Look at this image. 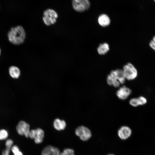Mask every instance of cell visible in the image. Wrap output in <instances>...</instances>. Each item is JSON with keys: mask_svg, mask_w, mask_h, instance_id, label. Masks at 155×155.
Returning a JSON list of instances; mask_svg holds the SVG:
<instances>
[{"mask_svg": "<svg viewBox=\"0 0 155 155\" xmlns=\"http://www.w3.org/2000/svg\"><path fill=\"white\" fill-rule=\"evenodd\" d=\"M99 24L103 27L108 26L110 24L111 20L108 15L105 14H102L98 17V19Z\"/></svg>", "mask_w": 155, "mask_h": 155, "instance_id": "11", "label": "cell"}, {"mask_svg": "<svg viewBox=\"0 0 155 155\" xmlns=\"http://www.w3.org/2000/svg\"><path fill=\"white\" fill-rule=\"evenodd\" d=\"M125 79L128 80L134 79L137 76V71L131 63H128L125 65L123 69Z\"/></svg>", "mask_w": 155, "mask_h": 155, "instance_id": "4", "label": "cell"}, {"mask_svg": "<svg viewBox=\"0 0 155 155\" xmlns=\"http://www.w3.org/2000/svg\"><path fill=\"white\" fill-rule=\"evenodd\" d=\"M29 137L34 140L36 144L41 143L44 136V132L43 130L40 128L30 130Z\"/></svg>", "mask_w": 155, "mask_h": 155, "instance_id": "7", "label": "cell"}, {"mask_svg": "<svg viewBox=\"0 0 155 155\" xmlns=\"http://www.w3.org/2000/svg\"><path fill=\"white\" fill-rule=\"evenodd\" d=\"M131 93V90L123 86L120 87L116 92L118 97L120 99L124 100L127 99Z\"/></svg>", "mask_w": 155, "mask_h": 155, "instance_id": "9", "label": "cell"}, {"mask_svg": "<svg viewBox=\"0 0 155 155\" xmlns=\"http://www.w3.org/2000/svg\"><path fill=\"white\" fill-rule=\"evenodd\" d=\"M109 44L107 43H104L99 44L97 49L98 53L100 55H104L106 54L109 50Z\"/></svg>", "mask_w": 155, "mask_h": 155, "instance_id": "14", "label": "cell"}, {"mask_svg": "<svg viewBox=\"0 0 155 155\" xmlns=\"http://www.w3.org/2000/svg\"><path fill=\"white\" fill-rule=\"evenodd\" d=\"M14 155H23L22 153L20 150L14 153Z\"/></svg>", "mask_w": 155, "mask_h": 155, "instance_id": "25", "label": "cell"}, {"mask_svg": "<svg viewBox=\"0 0 155 155\" xmlns=\"http://www.w3.org/2000/svg\"><path fill=\"white\" fill-rule=\"evenodd\" d=\"M75 133L81 140L84 141L89 140L92 135L90 130L87 127L83 126L78 127L75 130Z\"/></svg>", "mask_w": 155, "mask_h": 155, "instance_id": "6", "label": "cell"}, {"mask_svg": "<svg viewBox=\"0 0 155 155\" xmlns=\"http://www.w3.org/2000/svg\"><path fill=\"white\" fill-rule=\"evenodd\" d=\"M108 82L114 87H117L120 84H123L125 81L123 69H117L111 71L107 76Z\"/></svg>", "mask_w": 155, "mask_h": 155, "instance_id": "2", "label": "cell"}, {"mask_svg": "<svg viewBox=\"0 0 155 155\" xmlns=\"http://www.w3.org/2000/svg\"><path fill=\"white\" fill-rule=\"evenodd\" d=\"M129 104L133 107H137L140 105L138 100L137 98H133L129 101Z\"/></svg>", "mask_w": 155, "mask_h": 155, "instance_id": "18", "label": "cell"}, {"mask_svg": "<svg viewBox=\"0 0 155 155\" xmlns=\"http://www.w3.org/2000/svg\"><path fill=\"white\" fill-rule=\"evenodd\" d=\"M42 20L47 26H50L55 24L58 17V14L55 10L48 9L43 12Z\"/></svg>", "mask_w": 155, "mask_h": 155, "instance_id": "3", "label": "cell"}, {"mask_svg": "<svg viewBox=\"0 0 155 155\" xmlns=\"http://www.w3.org/2000/svg\"><path fill=\"white\" fill-rule=\"evenodd\" d=\"M66 124L63 120H61L57 118L53 122V126L54 128L58 131L64 130L66 127Z\"/></svg>", "mask_w": 155, "mask_h": 155, "instance_id": "13", "label": "cell"}, {"mask_svg": "<svg viewBox=\"0 0 155 155\" xmlns=\"http://www.w3.org/2000/svg\"><path fill=\"white\" fill-rule=\"evenodd\" d=\"M8 133L6 130L4 129L0 130V140L6 139L8 136Z\"/></svg>", "mask_w": 155, "mask_h": 155, "instance_id": "16", "label": "cell"}, {"mask_svg": "<svg viewBox=\"0 0 155 155\" xmlns=\"http://www.w3.org/2000/svg\"><path fill=\"white\" fill-rule=\"evenodd\" d=\"M60 152L59 149L53 147V155H60Z\"/></svg>", "mask_w": 155, "mask_h": 155, "instance_id": "22", "label": "cell"}, {"mask_svg": "<svg viewBox=\"0 0 155 155\" xmlns=\"http://www.w3.org/2000/svg\"><path fill=\"white\" fill-rule=\"evenodd\" d=\"M155 1V0H154Z\"/></svg>", "mask_w": 155, "mask_h": 155, "instance_id": "28", "label": "cell"}, {"mask_svg": "<svg viewBox=\"0 0 155 155\" xmlns=\"http://www.w3.org/2000/svg\"><path fill=\"white\" fill-rule=\"evenodd\" d=\"M107 155H114V154H108Z\"/></svg>", "mask_w": 155, "mask_h": 155, "instance_id": "26", "label": "cell"}, {"mask_svg": "<svg viewBox=\"0 0 155 155\" xmlns=\"http://www.w3.org/2000/svg\"><path fill=\"white\" fill-rule=\"evenodd\" d=\"M150 47L155 51V36H154L149 42Z\"/></svg>", "mask_w": 155, "mask_h": 155, "instance_id": "20", "label": "cell"}, {"mask_svg": "<svg viewBox=\"0 0 155 155\" xmlns=\"http://www.w3.org/2000/svg\"><path fill=\"white\" fill-rule=\"evenodd\" d=\"M73 8L78 12H83L88 10L90 7L88 0H72Z\"/></svg>", "mask_w": 155, "mask_h": 155, "instance_id": "5", "label": "cell"}, {"mask_svg": "<svg viewBox=\"0 0 155 155\" xmlns=\"http://www.w3.org/2000/svg\"><path fill=\"white\" fill-rule=\"evenodd\" d=\"M60 155H74V152L73 150L67 148L64 149L62 152L60 153Z\"/></svg>", "mask_w": 155, "mask_h": 155, "instance_id": "17", "label": "cell"}, {"mask_svg": "<svg viewBox=\"0 0 155 155\" xmlns=\"http://www.w3.org/2000/svg\"><path fill=\"white\" fill-rule=\"evenodd\" d=\"M140 105H142L146 104L147 102L146 99L144 97L140 96L137 98Z\"/></svg>", "mask_w": 155, "mask_h": 155, "instance_id": "19", "label": "cell"}, {"mask_svg": "<svg viewBox=\"0 0 155 155\" xmlns=\"http://www.w3.org/2000/svg\"><path fill=\"white\" fill-rule=\"evenodd\" d=\"M53 146H48L45 147L41 152V155H53Z\"/></svg>", "mask_w": 155, "mask_h": 155, "instance_id": "15", "label": "cell"}, {"mask_svg": "<svg viewBox=\"0 0 155 155\" xmlns=\"http://www.w3.org/2000/svg\"><path fill=\"white\" fill-rule=\"evenodd\" d=\"M11 148L6 147V149L2 153V155H9Z\"/></svg>", "mask_w": 155, "mask_h": 155, "instance_id": "23", "label": "cell"}, {"mask_svg": "<svg viewBox=\"0 0 155 155\" xmlns=\"http://www.w3.org/2000/svg\"><path fill=\"white\" fill-rule=\"evenodd\" d=\"M9 72L10 76L14 79H18L21 75L20 69L15 66H11L9 67Z\"/></svg>", "mask_w": 155, "mask_h": 155, "instance_id": "12", "label": "cell"}, {"mask_svg": "<svg viewBox=\"0 0 155 155\" xmlns=\"http://www.w3.org/2000/svg\"><path fill=\"white\" fill-rule=\"evenodd\" d=\"M131 129L127 126L121 127L118 130L119 137L122 140H125L128 139L131 134Z\"/></svg>", "mask_w": 155, "mask_h": 155, "instance_id": "10", "label": "cell"}, {"mask_svg": "<svg viewBox=\"0 0 155 155\" xmlns=\"http://www.w3.org/2000/svg\"><path fill=\"white\" fill-rule=\"evenodd\" d=\"M11 149L12 152L13 154L19 151L18 147L16 145H14L12 146Z\"/></svg>", "mask_w": 155, "mask_h": 155, "instance_id": "24", "label": "cell"}, {"mask_svg": "<svg viewBox=\"0 0 155 155\" xmlns=\"http://www.w3.org/2000/svg\"><path fill=\"white\" fill-rule=\"evenodd\" d=\"M1 49L0 48V56L1 55Z\"/></svg>", "mask_w": 155, "mask_h": 155, "instance_id": "27", "label": "cell"}, {"mask_svg": "<svg viewBox=\"0 0 155 155\" xmlns=\"http://www.w3.org/2000/svg\"><path fill=\"white\" fill-rule=\"evenodd\" d=\"M13 143V141L11 140L8 139L6 140L5 142L6 146V147L11 148Z\"/></svg>", "mask_w": 155, "mask_h": 155, "instance_id": "21", "label": "cell"}, {"mask_svg": "<svg viewBox=\"0 0 155 155\" xmlns=\"http://www.w3.org/2000/svg\"><path fill=\"white\" fill-rule=\"evenodd\" d=\"M7 37L9 41L14 45L22 44L26 37V33L23 27L18 25L12 27L9 31Z\"/></svg>", "mask_w": 155, "mask_h": 155, "instance_id": "1", "label": "cell"}, {"mask_svg": "<svg viewBox=\"0 0 155 155\" xmlns=\"http://www.w3.org/2000/svg\"><path fill=\"white\" fill-rule=\"evenodd\" d=\"M16 130L19 135H24L27 138L29 137L30 126L25 121H20L17 125Z\"/></svg>", "mask_w": 155, "mask_h": 155, "instance_id": "8", "label": "cell"}]
</instances>
